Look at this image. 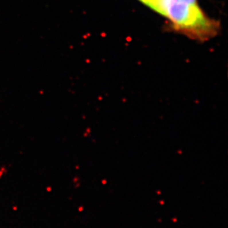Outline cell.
Returning a JSON list of instances; mask_svg holds the SVG:
<instances>
[{"label": "cell", "instance_id": "obj_2", "mask_svg": "<svg viewBox=\"0 0 228 228\" xmlns=\"http://www.w3.org/2000/svg\"><path fill=\"white\" fill-rule=\"evenodd\" d=\"M140 1L147 5L148 7L153 9L156 12L163 15L165 7L168 0H140Z\"/></svg>", "mask_w": 228, "mask_h": 228}, {"label": "cell", "instance_id": "obj_1", "mask_svg": "<svg viewBox=\"0 0 228 228\" xmlns=\"http://www.w3.org/2000/svg\"><path fill=\"white\" fill-rule=\"evenodd\" d=\"M174 31L205 41L217 34L219 24L199 7L197 0H168L163 15Z\"/></svg>", "mask_w": 228, "mask_h": 228}]
</instances>
